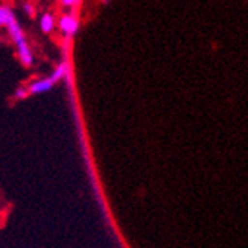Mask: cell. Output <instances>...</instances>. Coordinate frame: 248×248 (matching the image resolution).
Masks as SVG:
<instances>
[{"label": "cell", "instance_id": "obj_1", "mask_svg": "<svg viewBox=\"0 0 248 248\" xmlns=\"http://www.w3.org/2000/svg\"><path fill=\"white\" fill-rule=\"evenodd\" d=\"M58 29L65 39H72L79 31V19L73 14H64L58 19Z\"/></svg>", "mask_w": 248, "mask_h": 248}, {"label": "cell", "instance_id": "obj_2", "mask_svg": "<svg viewBox=\"0 0 248 248\" xmlns=\"http://www.w3.org/2000/svg\"><path fill=\"white\" fill-rule=\"evenodd\" d=\"M54 83L49 78H42V79H37L34 82L30 83V86L27 88L29 89V95L33 94V95H37V94H45L48 93L49 89H52Z\"/></svg>", "mask_w": 248, "mask_h": 248}, {"label": "cell", "instance_id": "obj_3", "mask_svg": "<svg viewBox=\"0 0 248 248\" xmlns=\"http://www.w3.org/2000/svg\"><path fill=\"white\" fill-rule=\"evenodd\" d=\"M8 33H9L11 39L14 40L15 46H19V45L27 42L26 40V34H24V31H22L21 26L18 24V21H14L11 26H8Z\"/></svg>", "mask_w": 248, "mask_h": 248}, {"label": "cell", "instance_id": "obj_4", "mask_svg": "<svg viewBox=\"0 0 248 248\" xmlns=\"http://www.w3.org/2000/svg\"><path fill=\"white\" fill-rule=\"evenodd\" d=\"M16 52H18V57H19L21 62L24 64L26 67L33 65L34 57H33V52H31L30 48H29L27 42H26V43H22V45H19V46H16Z\"/></svg>", "mask_w": 248, "mask_h": 248}, {"label": "cell", "instance_id": "obj_5", "mask_svg": "<svg viewBox=\"0 0 248 248\" xmlns=\"http://www.w3.org/2000/svg\"><path fill=\"white\" fill-rule=\"evenodd\" d=\"M67 73H69V62H67L65 60L64 61H61L55 69H54V72L51 73V76H48L51 80H52V83L55 85L58 80H61L62 78H65L67 76Z\"/></svg>", "mask_w": 248, "mask_h": 248}, {"label": "cell", "instance_id": "obj_6", "mask_svg": "<svg viewBox=\"0 0 248 248\" xmlns=\"http://www.w3.org/2000/svg\"><path fill=\"white\" fill-rule=\"evenodd\" d=\"M14 21H16L14 11L6 5H0V26L8 27V26L12 24Z\"/></svg>", "mask_w": 248, "mask_h": 248}, {"label": "cell", "instance_id": "obj_7", "mask_svg": "<svg viewBox=\"0 0 248 248\" xmlns=\"http://www.w3.org/2000/svg\"><path fill=\"white\" fill-rule=\"evenodd\" d=\"M39 26H40V30L43 33H51L55 27V16L49 12L43 14L40 16V21H39Z\"/></svg>", "mask_w": 248, "mask_h": 248}, {"label": "cell", "instance_id": "obj_8", "mask_svg": "<svg viewBox=\"0 0 248 248\" xmlns=\"http://www.w3.org/2000/svg\"><path fill=\"white\" fill-rule=\"evenodd\" d=\"M15 98L16 100H24V98H27L29 97V89L26 88V86H19L16 91H15Z\"/></svg>", "mask_w": 248, "mask_h": 248}, {"label": "cell", "instance_id": "obj_9", "mask_svg": "<svg viewBox=\"0 0 248 248\" xmlns=\"http://www.w3.org/2000/svg\"><path fill=\"white\" fill-rule=\"evenodd\" d=\"M78 5H80V2H78V0H62L61 2V6L64 8H75Z\"/></svg>", "mask_w": 248, "mask_h": 248}, {"label": "cell", "instance_id": "obj_10", "mask_svg": "<svg viewBox=\"0 0 248 248\" xmlns=\"http://www.w3.org/2000/svg\"><path fill=\"white\" fill-rule=\"evenodd\" d=\"M24 11L30 15V16H34V14H36V9H34V6L31 5V3H24Z\"/></svg>", "mask_w": 248, "mask_h": 248}]
</instances>
